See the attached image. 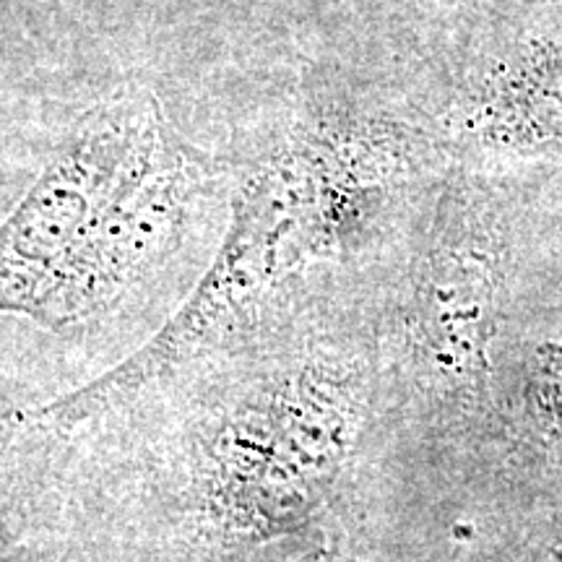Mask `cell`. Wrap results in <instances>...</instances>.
Segmentation results:
<instances>
[{
	"instance_id": "6da1fadb",
	"label": "cell",
	"mask_w": 562,
	"mask_h": 562,
	"mask_svg": "<svg viewBox=\"0 0 562 562\" xmlns=\"http://www.w3.org/2000/svg\"><path fill=\"white\" fill-rule=\"evenodd\" d=\"M55 432L128 562H245L355 524L389 435L378 313L321 300Z\"/></svg>"
},
{
	"instance_id": "7a4b0ae2",
	"label": "cell",
	"mask_w": 562,
	"mask_h": 562,
	"mask_svg": "<svg viewBox=\"0 0 562 562\" xmlns=\"http://www.w3.org/2000/svg\"><path fill=\"white\" fill-rule=\"evenodd\" d=\"M430 138L398 117L328 112L286 133L245 175L229 227L182 305L131 355L32 414L70 430L170 372L232 349L331 294L323 273L383 248Z\"/></svg>"
},
{
	"instance_id": "3957f363",
	"label": "cell",
	"mask_w": 562,
	"mask_h": 562,
	"mask_svg": "<svg viewBox=\"0 0 562 562\" xmlns=\"http://www.w3.org/2000/svg\"><path fill=\"white\" fill-rule=\"evenodd\" d=\"M211 167L146 91L104 102L0 222V315L87 331L159 269Z\"/></svg>"
},
{
	"instance_id": "277c9868",
	"label": "cell",
	"mask_w": 562,
	"mask_h": 562,
	"mask_svg": "<svg viewBox=\"0 0 562 562\" xmlns=\"http://www.w3.org/2000/svg\"><path fill=\"white\" fill-rule=\"evenodd\" d=\"M510 261L501 191L474 172L448 175L378 313L389 432L404 425L438 446L490 453Z\"/></svg>"
},
{
	"instance_id": "5b68a950",
	"label": "cell",
	"mask_w": 562,
	"mask_h": 562,
	"mask_svg": "<svg viewBox=\"0 0 562 562\" xmlns=\"http://www.w3.org/2000/svg\"><path fill=\"white\" fill-rule=\"evenodd\" d=\"M34 398L0 391V562H128L91 508L68 440L32 414Z\"/></svg>"
},
{
	"instance_id": "8992f818",
	"label": "cell",
	"mask_w": 562,
	"mask_h": 562,
	"mask_svg": "<svg viewBox=\"0 0 562 562\" xmlns=\"http://www.w3.org/2000/svg\"><path fill=\"white\" fill-rule=\"evenodd\" d=\"M438 131L482 151H562V19L476 68L442 110Z\"/></svg>"
},
{
	"instance_id": "52a82bcc",
	"label": "cell",
	"mask_w": 562,
	"mask_h": 562,
	"mask_svg": "<svg viewBox=\"0 0 562 562\" xmlns=\"http://www.w3.org/2000/svg\"><path fill=\"white\" fill-rule=\"evenodd\" d=\"M490 453L521 459V469H562V336L539 347L513 389L497 391Z\"/></svg>"
},
{
	"instance_id": "ba28073f",
	"label": "cell",
	"mask_w": 562,
	"mask_h": 562,
	"mask_svg": "<svg viewBox=\"0 0 562 562\" xmlns=\"http://www.w3.org/2000/svg\"><path fill=\"white\" fill-rule=\"evenodd\" d=\"M351 521H339L284 539L245 562H368L357 552Z\"/></svg>"
},
{
	"instance_id": "9c48e42d",
	"label": "cell",
	"mask_w": 562,
	"mask_h": 562,
	"mask_svg": "<svg viewBox=\"0 0 562 562\" xmlns=\"http://www.w3.org/2000/svg\"><path fill=\"white\" fill-rule=\"evenodd\" d=\"M560 547H562V544H560Z\"/></svg>"
}]
</instances>
